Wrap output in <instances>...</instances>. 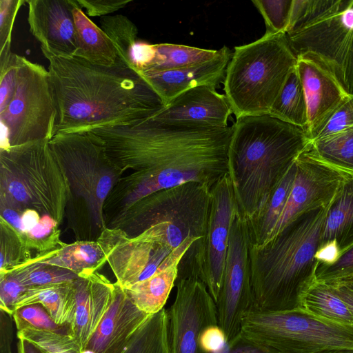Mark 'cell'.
I'll return each instance as SVG.
<instances>
[{
    "mask_svg": "<svg viewBox=\"0 0 353 353\" xmlns=\"http://www.w3.org/2000/svg\"><path fill=\"white\" fill-rule=\"evenodd\" d=\"M353 127V94H348L325 119L308 134L311 141Z\"/></svg>",
    "mask_w": 353,
    "mask_h": 353,
    "instance_id": "obj_38",
    "label": "cell"
},
{
    "mask_svg": "<svg viewBox=\"0 0 353 353\" xmlns=\"http://www.w3.org/2000/svg\"><path fill=\"white\" fill-rule=\"evenodd\" d=\"M268 114L307 132V103L296 67L290 73Z\"/></svg>",
    "mask_w": 353,
    "mask_h": 353,
    "instance_id": "obj_29",
    "label": "cell"
},
{
    "mask_svg": "<svg viewBox=\"0 0 353 353\" xmlns=\"http://www.w3.org/2000/svg\"><path fill=\"white\" fill-rule=\"evenodd\" d=\"M49 141L0 149V205L33 210L61 225L70 189Z\"/></svg>",
    "mask_w": 353,
    "mask_h": 353,
    "instance_id": "obj_7",
    "label": "cell"
},
{
    "mask_svg": "<svg viewBox=\"0 0 353 353\" xmlns=\"http://www.w3.org/2000/svg\"><path fill=\"white\" fill-rule=\"evenodd\" d=\"M353 276V246L342 252L332 264L318 263L316 281L330 284Z\"/></svg>",
    "mask_w": 353,
    "mask_h": 353,
    "instance_id": "obj_41",
    "label": "cell"
},
{
    "mask_svg": "<svg viewBox=\"0 0 353 353\" xmlns=\"http://www.w3.org/2000/svg\"><path fill=\"white\" fill-rule=\"evenodd\" d=\"M179 265V263H174L123 290L139 310L148 315L154 314L164 308L175 285Z\"/></svg>",
    "mask_w": 353,
    "mask_h": 353,
    "instance_id": "obj_27",
    "label": "cell"
},
{
    "mask_svg": "<svg viewBox=\"0 0 353 353\" xmlns=\"http://www.w3.org/2000/svg\"><path fill=\"white\" fill-rule=\"evenodd\" d=\"M333 241L341 254L353 246V176L345 181L330 207L320 246Z\"/></svg>",
    "mask_w": 353,
    "mask_h": 353,
    "instance_id": "obj_26",
    "label": "cell"
},
{
    "mask_svg": "<svg viewBox=\"0 0 353 353\" xmlns=\"http://www.w3.org/2000/svg\"><path fill=\"white\" fill-rule=\"evenodd\" d=\"M247 222L237 211L232 219L221 290L216 301L218 324L228 343L241 332L244 314L253 308Z\"/></svg>",
    "mask_w": 353,
    "mask_h": 353,
    "instance_id": "obj_13",
    "label": "cell"
},
{
    "mask_svg": "<svg viewBox=\"0 0 353 353\" xmlns=\"http://www.w3.org/2000/svg\"><path fill=\"white\" fill-rule=\"evenodd\" d=\"M236 205L228 174L211 189V203L203 242L200 279L217 301L225 270L231 223Z\"/></svg>",
    "mask_w": 353,
    "mask_h": 353,
    "instance_id": "obj_16",
    "label": "cell"
},
{
    "mask_svg": "<svg viewBox=\"0 0 353 353\" xmlns=\"http://www.w3.org/2000/svg\"><path fill=\"white\" fill-rule=\"evenodd\" d=\"M27 288L12 274H0V310L12 316L18 300Z\"/></svg>",
    "mask_w": 353,
    "mask_h": 353,
    "instance_id": "obj_42",
    "label": "cell"
},
{
    "mask_svg": "<svg viewBox=\"0 0 353 353\" xmlns=\"http://www.w3.org/2000/svg\"><path fill=\"white\" fill-rule=\"evenodd\" d=\"M124 353H170L168 310L163 308L149 316Z\"/></svg>",
    "mask_w": 353,
    "mask_h": 353,
    "instance_id": "obj_31",
    "label": "cell"
},
{
    "mask_svg": "<svg viewBox=\"0 0 353 353\" xmlns=\"http://www.w3.org/2000/svg\"><path fill=\"white\" fill-rule=\"evenodd\" d=\"M340 254L339 246L336 242L333 241L320 246L315 258L319 263L331 265L339 258Z\"/></svg>",
    "mask_w": 353,
    "mask_h": 353,
    "instance_id": "obj_49",
    "label": "cell"
},
{
    "mask_svg": "<svg viewBox=\"0 0 353 353\" xmlns=\"http://www.w3.org/2000/svg\"><path fill=\"white\" fill-rule=\"evenodd\" d=\"M332 203L301 212L263 245L250 246L252 309L299 308L303 294L316 281L315 254Z\"/></svg>",
    "mask_w": 353,
    "mask_h": 353,
    "instance_id": "obj_4",
    "label": "cell"
},
{
    "mask_svg": "<svg viewBox=\"0 0 353 353\" xmlns=\"http://www.w3.org/2000/svg\"><path fill=\"white\" fill-rule=\"evenodd\" d=\"M48 60L57 108L53 136L140 123L165 106L150 84L123 63L107 67L75 57Z\"/></svg>",
    "mask_w": 353,
    "mask_h": 353,
    "instance_id": "obj_2",
    "label": "cell"
},
{
    "mask_svg": "<svg viewBox=\"0 0 353 353\" xmlns=\"http://www.w3.org/2000/svg\"><path fill=\"white\" fill-rule=\"evenodd\" d=\"M17 331L34 328L68 333V327L58 325L41 304H32L17 309L12 315Z\"/></svg>",
    "mask_w": 353,
    "mask_h": 353,
    "instance_id": "obj_39",
    "label": "cell"
},
{
    "mask_svg": "<svg viewBox=\"0 0 353 353\" xmlns=\"http://www.w3.org/2000/svg\"><path fill=\"white\" fill-rule=\"evenodd\" d=\"M232 114L225 94L202 85L180 94L152 119L170 124L225 128Z\"/></svg>",
    "mask_w": 353,
    "mask_h": 353,
    "instance_id": "obj_20",
    "label": "cell"
},
{
    "mask_svg": "<svg viewBox=\"0 0 353 353\" xmlns=\"http://www.w3.org/2000/svg\"><path fill=\"white\" fill-rule=\"evenodd\" d=\"M99 22L117 48L121 62L132 68L133 50L139 41L136 25L123 14L105 16Z\"/></svg>",
    "mask_w": 353,
    "mask_h": 353,
    "instance_id": "obj_34",
    "label": "cell"
},
{
    "mask_svg": "<svg viewBox=\"0 0 353 353\" xmlns=\"http://www.w3.org/2000/svg\"><path fill=\"white\" fill-rule=\"evenodd\" d=\"M17 353H41L32 344L28 341L18 339Z\"/></svg>",
    "mask_w": 353,
    "mask_h": 353,
    "instance_id": "obj_50",
    "label": "cell"
},
{
    "mask_svg": "<svg viewBox=\"0 0 353 353\" xmlns=\"http://www.w3.org/2000/svg\"><path fill=\"white\" fill-rule=\"evenodd\" d=\"M71 1L77 46L74 57L107 67L122 63L109 37L83 12L77 0Z\"/></svg>",
    "mask_w": 353,
    "mask_h": 353,
    "instance_id": "obj_23",
    "label": "cell"
},
{
    "mask_svg": "<svg viewBox=\"0 0 353 353\" xmlns=\"http://www.w3.org/2000/svg\"><path fill=\"white\" fill-rule=\"evenodd\" d=\"M73 284L75 307L68 333L76 340L82 352L110 307L116 284L98 272L81 274Z\"/></svg>",
    "mask_w": 353,
    "mask_h": 353,
    "instance_id": "obj_19",
    "label": "cell"
},
{
    "mask_svg": "<svg viewBox=\"0 0 353 353\" xmlns=\"http://www.w3.org/2000/svg\"><path fill=\"white\" fill-rule=\"evenodd\" d=\"M296 69L307 103L308 136L349 93L328 65L313 53L297 55Z\"/></svg>",
    "mask_w": 353,
    "mask_h": 353,
    "instance_id": "obj_18",
    "label": "cell"
},
{
    "mask_svg": "<svg viewBox=\"0 0 353 353\" xmlns=\"http://www.w3.org/2000/svg\"><path fill=\"white\" fill-rule=\"evenodd\" d=\"M81 353H94V352L90 350L86 349V350L82 351Z\"/></svg>",
    "mask_w": 353,
    "mask_h": 353,
    "instance_id": "obj_52",
    "label": "cell"
},
{
    "mask_svg": "<svg viewBox=\"0 0 353 353\" xmlns=\"http://www.w3.org/2000/svg\"><path fill=\"white\" fill-rule=\"evenodd\" d=\"M310 144L323 161L353 176V127L311 141Z\"/></svg>",
    "mask_w": 353,
    "mask_h": 353,
    "instance_id": "obj_32",
    "label": "cell"
},
{
    "mask_svg": "<svg viewBox=\"0 0 353 353\" xmlns=\"http://www.w3.org/2000/svg\"><path fill=\"white\" fill-rule=\"evenodd\" d=\"M31 34L43 56L71 58L77 50L71 0H26Z\"/></svg>",
    "mask_w": 353,
    "mask_h": 353,
    "instance_id": "obj_17",
    "label": "cell"
},
{
    "mask_svg": "<svg viewBox=\"0 0 353 353\" xmlns=\"http://www.w3.org/2000/svg\"><path fill=\"white\" fill-rule=\"evenodd\" d=\"M155 54L141 72H155L184 68L215 58L219 50H207L173 43L154 44Z\"/></svg>",
    "mask_w": 353,
    "mask_h": 353,
    "instance_id": "obj_30",
    "label": "cell"
},
{
    "mask_svg": "<svg viewBox=\"0 0 353 353\" xmlns=\"http://www.w3.org/2000/svg\"><path fill=\"white\" fill-rule=\"evenodd\" d=\"M232 55L231 50L223 46L219 54L208 61L174 70L139 74L166 105L180 94L193 88L207 85L216 88L224 80Z\"/></svg>",
    "mask_w": 353,
    "mask_h": 353,
    "instance_id": "obj_22",
    "label": "cell"
},
{
    "mask_svg": "<svg viewBox=\"0 0 353 353\" xmlns=\"http://www.w3.org/2000/svg\"><path fill=\"white\" fill-rule=\"evenodd\" d=\"M115 284L112 303L86 347L94 353H124L135 332L150 316L139 310L125 291Z\"/></svg>",
    "mask_w": 353,
    "mask_h": 353,
    "instance_id": "obj_21",
    "label": "cell"
},
{
    "mask_svg": "<svg viewBox=\"0 0 353 353\" xmlns=\"http://www.w3.org/2000/svg\"><path fill=\"white\" fill-rule=\"evenodd\" d=\"M299 308L321 319L353 325V316L333 288L315 281L303 294Z\"/></svg>",
    "mask_w": 353,
    "mask_h": 353,
    "instance_id": "obj_28",
    "label": "cell"
},
{
    "mask_svg": "<svg viewBox=\"0 0 353 353\" xmlns=\"http://www.w3.org/2000/svg\"><path fill=\"white\" fill-rule=\"evenodd\" d=\"M226 335L219 325L206 327L201 333L199 344L204 353H219L227 344Z\"/></svg>",
    "mask_w": 353,
    "mask_h": 353,
    "instance_id": "obj_46",
    "label": "cell"
},
{
    "mask_svg": "<svg viewBox=\"0 0 353 353\" xmlns=\"http://www.w3.org/2000/svg\"><path fill=\"white\" fill-rule=\"evenodd\" d=\"M49 144L69 183L70 201H81L99 237L106 228L105 201L123 173L109 158L102 139L92 131L57 134Z\"/></svg>",
    "mask_w": 353,
    "mask_h": 353,
    "instance_id": "obj_8",
    "label": "cell"
},
{
    "mask_svg": "<svg viewBox=\"0 0 353 353\" xmlns=\"http://www.w3.org/2000/svg\"><path fill=\"white\" fill-rule=\"evenodd\" d=\"M219 353H279L274 348L253 341L241 332L227 343Z\"/></svg>",
    "mask_w": 353,
    "mask_h": 353,
    "instance_id": "obj_44",
    "label": "cell"
},
{
    "mask_svg": "<svg viewBox=\"0 0 353 353\" xmlns=\"http://www.w3.org/2000/svg\"><path fill=\"white\" fill-rule=\"evenodd\" d=\"M123 176L106 199L103 211L110 218L142 198L161 190L197 182L210 190L228 174L232 127L170 124L152 118L140 123L92 130Z\"/></svg>",
    "mask_w": 353,
    "mask_h": 353,
    "instance_id": "obj_1",
    "label": "cell"
},
{
    "mask_svg": "<svg viewBox=\"0 0 353 353\" xmlns=\"http://www.w3.org/2000/svg\"><path fill=\"white\" fill-rule=\"evenodd\" d=\"M316 353H353V349L347 348H339V349H328L317 352Z\"/></svg>",
    "mask_w": 353,
    "mask_h": 353,
    "instance_id": "obj_51",
    "label": "cell"
},
{
    "mask_svg": "<svg viewBox=\"0 0 353 353\" xmlns=\"http://www.w3.org/2000/svg\"><path fill=\"white\" fill-rule=\"evenodd\" d=\"M56 118L48 69L19 55L14 93L8 105L0 112V149L50 140Z\"/></svg>",
    "mask_w": 353,
    "mask_h": 353,
    "instance_id": "obj_11",
    "label": "cell"
},
{
    "mask_svg": "<svg viewBox=\"0 0 353 353\" xmlns=\"http://www.w3.org/2000/svg\"><path fill=\"white\" fill-rule=\"evenodd\" d=\"M211 203V190L188 182L153 192L106 224L130 238L155 242L172 250L190 237L204 239Z\"/></svg>",
    "mask_w": 353,
    "mask_h": 353,
    "instance_id": "obj_5",
    "label": "cell"
},
{
    "mask_svg": "<svg viewBox=\"0 0 353 353\" xmlns=\"http://www.w3.org/2000/svg\"><path fill=\"white\" fill-rule=\"evenodd\" d=\"M89 17H105L127 6L131 0H77Z\"/></svg>",
    "mask_w": 353,
    "mask_h": 353,
    "instance_id": "obj_45",
    "label": "cell"
},
{
    "mask_svg": "<svg viewBox=\"0 0 353 353\" xmlns=\"http://www.w3.org/2000/svg\"><path fill=\"white\" fill-rule=\"evenodd\" d=\"M12 317L0 310V353H12Z\"/></svg>",
    "mask_w": 353,
    "mask_h": 353,
    "instance_id": "obj_47",
    "label": "cell"
},
{
    "mask_svg": "<svg viewBox=\"0 0 353 353\" xmlns=\"http://www.w3.org/2000/svg\"><path fill=\"white\" fill-rule=\"evenodd\" d=\"M17 338L32 344L41 353H81L76 340L68 333L25 328L17 331Z\"/></svg>",
    "mask_w": 353,
    "mask_h": 353,
    "instance_id": "obj_35",
    "label": "cell"
},
{
    "mask_svg": "<svg viewBox=\"0 0 353 353\" xmlns=\"http://www.w3.org/2000/svg\"><path fill=\"white\" fill-rule=\"evenodd\" d=\"M73 282L28 288L18 300L15 310L23 306L39 303L58 325L68 327L75 307Z\"/></svg>",
    "mask_w": 353,
    "mask_h": 353,
    "instance_id": "obj_25",
    "label": "cell"
},
{
    "mask_svg": "<svg viewBox=\"0 0 353 353\" xmlns=\"http://www.w3.org/2000/svg\"><path fill=\"white\" fill-rule=\"evenodd\" d=\"M241 332L279 353L353 349V325L327 321L301 308L279 311L252 309L242 319Z\"/></svg>",
    "mask_w": 353,
    "mask_h": 353,
    "instance_id": "obj_10",
    "label": "cell"
},
{
    "mask_svg": "<svg viewBox=\"0 0 353 353\" xmlns=\"http://www.w3.org/2000/svg\"><path fill=\"white\" fill-rule=\"evenodd\" d=\"M328 285L333 288L336 293L345 303L353 316V276Z\"/></svg>",
    "mask_w": 353,
    "mask_h": 353,
    "instance_id": "obj_48",
    "label": "cell"
},
{
    "mask_svg": "<svg viewBox=\"0 0 353 353\" xmlns=\"http://www.w3.org/2000/svg\"><path fill=\"white\" fill-rule=\"evenodd\" d=\"M0 273L31 258V250L25 245L14 228L0 217Z\"/></svg>",
    "mask_w": 353,
    "mask_h": 353,
    "instance_id": "obj_36",
    "label": "cell"
},
{
    "mask_svg": "<svg viewBox=\"0 0 353 353\" xmlns=\"http://www.w3.org/2000/svg\"><path fill=\"white\" fill-rule=\"evenodd\" d=\"M26 0H0V51L11 42L17 14Z\"/></svg>",
    "mask_w": 353,
    "mask_h": 353,
    "instance_id": "obj_43",
    "label": "cell"
},
{
    "mask_svg": "<svg viewBox=\"0 0 353 353\" xmlns=\"http://www.w3.org/2000/svg\"><path fill=\"white\" fill-rule=\"evenodd\" d=\"M252 2L264 19L265 34L287 32L293 0H252Z\"/></svg>",
    "mask_w": 353,
    "mask_h": 353,
    "instance_id": "obj_37",
    "label": "cell"
},
{
    "mask_svg": "<svg viewBox=\"0 0 353 353\" xmlns=\"http://www.w3.org/2000/svg\"><path fill=\"white\" fill-rule=\"evenodd\" d=\"M300 15L286 32L296 57L319 56L353 94V0H303Z\"/></svg>",
    "mask_w": 353,
    "mask_h": 353,
    "instance_id": "obj_9",
    "label": "cell"
},
{
    "mask_svg": "<svg viewBox=\"0 0 353 353\" xmlns=\"http://www.w3.org/2000/svg\"><path fill=\"white\" fill-rule=\"evenodd\" d=\"M296 62L286 33L234 47L223 89L236 119L268 114Z\"/></svg>",
    "mask_w": 353,
    "mask_h": 353,
    "instance_id": "obj_6",
    "label": "cell"
},
{
    "mask_svg": "<svg viewBox=\"0 0 353 353\" xmlns=\"http://www.w3.org/2000/svg\"><path fill=\"white\" fill-rule=\"evenodd\" d=\"M12 274L26 288L72 282L78 275L72 271L35 261L32 256L4 272ZM3 274V273H0Z\"/></svg>",
    "mask_w": 353,
    "mask_h": 353,
    "instance_id": "obj_33",
    "label": "cell"
},
{
    "mask_svg": "<svg viewBox=\"0 0 353 353\" xmlns=\"http://www.w3.org/2000/svg\"><path fill=\"white\" fill-rule=\"evenodd\" d=\"M296 176L286 205L268 241L301 212L331 203L345 181L353 176L323 161L310 143L296 158Z\"/></svg>",
    "mask_w": 353,
    "mask_h": 353,
    "instance_id": "obj_15",
    "label": "cell"
},
{
    "mask_svg": "<svg viewBox=\"0 0 353 353\" xmlns=\"http://www.w3.org/2000/svg\"><path fill=\"white\" fill-rule=\"evenodd\" d=\"M232 127L228 174L237 212L247 221L310 141L305 130L269 114L242 117Z\"/></svg>",
    "mask_w": 353,
    "mask_h": 353,
    "instance_id": "obj_3",
    "label": "cell"
},
{
    "mask_svg": "<svg viewBox=\"0 0 353 353\" xmlns=\"http://www.w3.org/2000/svg\"><path fill=\"white\" fill-rule=\"evenodd\" d=\"M32 258L39 263L68 270L78 276L88 272H97L107 263L105 253L97 240L62 242L58 248L38 253Z\"/></svg>",
    "mask_w": 353,
    "mask_h": 353,
    "instance_id": "obj_24",
    "label": "cell"
},
{
    "mask_svg": "<svg viewBox=\"0 0 353 353\" xmlns=\"http://www.w3.org/2000/svg\"><path fill=\"white\" fill-rule=\"evenodd\" d=\"M175 300L168 310L170 353H204L202 332L218 324L216 303L199 279L176 280Z\"/></svg>",
    "mask_w": 353,
    "mask_h": 353,
    "instance_id": "obj_14",
    "label": "cell"
},
{
    "mask_svg": "<svg viewBox=\"0 0 353 353\" xmlns=\"http://www.w3.org/2000/svg\"><path fill=\"white\" fill-rule=\"evenodd\" d=\"M97 241L117 279L115 283L123 289L174 263H180L188 252L193 255L203 244V240L190 237L179 247L172 250L161 243L130 238L120 229L108 228Z\"/></svg>",
    "mask_w": 353,
    "mask_h": 353,
    "instance_id": "obj_12",
    "label": "cell"
},
{
    "mask_svg": "<svg viewBox=\"0 0 353 353\" xmlns=\"http://www.w3.org/2000/svg\"><path fill=\"white\" fill-rule=\"evenodd\" d=\"M18 57L11 51V42L0 51V112L8 105L14 93Z\"/></svg>",
    "mask_w": 353,
    "mask_h": 353,
    "instance_id": "obj_40",
    "label": "cell"
}]
</instances>
